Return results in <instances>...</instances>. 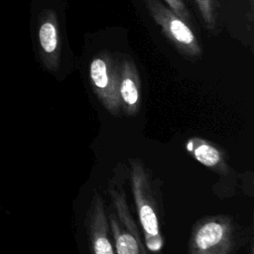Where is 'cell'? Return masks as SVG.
I'll return each instance as SVG.
<instances>
[{
	"instance_id": "4",
	"label": "cell",
	"mask_w": 254,
	"mask_h": 254,
	"mask_svg": "<svg viewBox=\"0 0 254 254\" xmlns=\"http://www.w3.org/2000/svg\"><path fill=\"white\" fill-rule=\"evenodd\" d=\"M118 77V61L107 51L100 52L90 62L89 78L92 89L105 109L115 116L121 112Z\"/></svg>"
},
{
	"instance_id": "10",
	"label": "cell",
	"mask_w": 254,
	"mask_h": 254,
	"mask_svg": "<svg viewBox=\"0 0 254 254\" xmlns=\"http://www.w3.org/2000/svg\"><path fill=\"white\" fill-rule=\"evenodd\" d=\"M199 13L208 30L212 31L216 25V13L213 0H195Z\"/></svg>"
},
{
	"instance_id": "8",
	"label": "cell",
	"mask_w": 254,
	"mask_h": 254,
	"mask_svg": "<svg viewBox=\"0 0 254 254\" xmlns=\"http://www.w3.org/2000/svg\"><path fill=\"white\" fill-rule=\"evenodd\" d=\"M118 92L121 110L134 116L141 106V81L135 63L127 57L118 61Z\"/></svg>"
},
{
	"instance_id": "9",
	"label": "cell",
	"mask_w": 254,
	"mask_h": 254,
	"mask_svg": "<svg viewBox=\"0 0 254 254\" xmlns=\"http://www.w3.org/2000/svg\"><path fill=\"white\" fill-rule=\"evenodd\" d=\"M187 149L202 165L224 171L226 166L222 161L220 152L202 139L193 138L187 144Z\"/></svg>"
},
{
	"instance_id": "1",
	"label": "cell",
	"mask_w": 254,
	"mask_h": 254,
	"mask_svg": "<svg viewBox=\"0 0 254 254\" xmlns=\"http://www.w3.org/2000/svg\"><path fill=\"white\" fill-rule=\"evenodd\" d=\"M108 181L110 208L107 213L115 254H148L130 211L120 181Z\"/></svg>"
},
{
	"instance_id": "6",
	"label": "cell",
	"mask_w": 254,
	"mask_h": 254,
	"mask_svg": "<svg viewBox=\"0 0 254 254\" xmlns=\"http://www.w3.org/2000/svg\"><path fill=\"white\" fill-rule=\"evenodd\" d=\"M86 230L91 254H115L104 200L96 191L86 212Z\"/></svg>"
},
{
	"instance_id": "2",
	"label": "cell",
	"mask_w": 254,
	"mask_h": 254,
	"mask_svg": "<svg viewBox=\"0 0 254 254\" xmlns=\"http://www.w3.org/2000/svg\"><path fill=\"white\" fill-rule=\"evenodd\" d=\"M130 182L145 245L148 250L158 252L163 245L158 216L159 206L154 195L150 174L140 160L130 159Z\"/></svg>"
},
{
	"instance_id": "7",
	"label": "cell",
	"mask_w": 254,
	"mask_h": 254,
	"mask_svg": "<svg viewBox=\"0 0 254 254\" xmlns=\"http://www.w3.org/2000/svg\"><path fill=\"white\" fill-rule=\"evenodd\" d=\"M38 42L41 61L50 71L58 70L62 55V41L58 16L52 9L42 12L38 27Z\"/></svg>"
},
{
	"instance_id": "3",
	"label": "cell",
	"mask_w": 254,
	"mask_h": 254,
	"mask_svg": "<svg viewBox=\"0 0 254 254\" xmlns=\"http://www.w3.org/2000/svg\"><path fill=\"white\" fill-rule=\"evenodd\" d=\"M147 9L164 35L186 58L197 60L202 49L188 24L158 0H145Z\"/></svg>"
},
{
	"instance_id": "5",
	"label": "cell",
	"mask_w": 254,
	"mask_h": 254,
	"mask_svg": "<svg viewBox=\"0 0 254 254\" xmlns=\"http://www.w3.org/2000/svg\"><path fill=\"white\" fill-rule=\"evenodd\" d=\"M233 242V229L229 218H206L193 228L190 254H230Z\"/></svg>"
},
{
	"instance_id": "11",
	"label": "cell",
	"mask_w": 254,
	"mask_h": 254,
	"mask_svg": "<svg viewBox=\"0 0 254 254\" xmlns=\"http://www.w3.org/2000/svg\"><path fill=\"white\" fill-rule=\"evenodd\" d=\"M169 8L187 24L190 22V15L183 0H164Z\"/></svg>"
}]
</instances>
